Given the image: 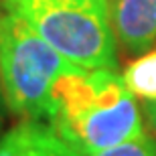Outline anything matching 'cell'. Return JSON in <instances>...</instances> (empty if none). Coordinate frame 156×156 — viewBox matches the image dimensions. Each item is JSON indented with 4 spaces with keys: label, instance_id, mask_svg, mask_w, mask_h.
<instances>
[{
    "label": "cell",
    "instance_id": "10",
    "mask_svg": "<svg viewBox=\"0 0 156 156\" xmlns=\"http://www.w3.org/2000/svg\"><path fill=\"white\" fill-rule=\"evenodd\" d=\"M0 126H2V99H0Z\"/></svg>",
    "mask_w": 156,
    "mask_h": 156
},
{
    "label": "cell",
    "instance_id": "1",
    "mask_svg": "<svg viewBox=\"0 0 156 156\" xmlns=\"http://www.w3.org/2000/svg\"><path fill=\"white\" fill-rule=\"evenodd\" d=\"M51 126L81 156H93L144 136L136 95L114 69H77L55 87Z\"/></svg>",
    "mask_w": 156,
    "mask_h": 156
},
{
    "label": "cell",
    "instance_id": "9",
    "mask_svg": "<svg viewBox=\"0 0 156 156\" xmlns=\"http://www.w3.org/2000/svg\"><path fill=\"white\" fill-rule=\"evenodd\" d=\"M146 116L150 120V126L156 132V101H146Z\"/></svg>",
    "mask_w": 156,
    "mask_h": 156
},
{
    "label": "cell",
    "instance_id": "2",
    "mask_svg": "<svg viewBox=\"0 0 156 156\" xmlns=\"http://www.w3.org/2000/svg\"><path fill=\"white\" fill-rule=\"evenodd\" d=\"M83 69L55 51L30 24L6 12L0 20V81L8 108L27 122L55 116V87L67 73Z\"/></svg>",
    "mask_w": 156,
    "mask_h": 156
},
{
    "label": "cell",
    "instance_id": "7",
    "mask_svg": "<svg viewBox=\"0 0 156 156\" xmlns=\"http://www.w3.org/2000/svg\"><path fill=\"white\" fill-rule=\"evenodd\" d=\"M93 156H156V140L144 134L142 138L128 140L124 144H118Z\"/></svg>",
    "mask_w": 156,
    "mask_h": 156
},
{
    "label": "cell",
    "instance_id": "5",
    "mask_svg": "<svg viewBox=\"0 0 156 156\" xmlns=\"http://www.w3.org/2000/svg\"><path fill=\"white\" fill-rule=\"evenodd\" d=\"M53 128L41 122H24L0 140V156H47Z\"/></svg>",
    "mask_w": 156,
    "mask_h": 156
},
{
    "label": "cell",
    "instance_id": "4",
    "mask_svg": "<svg viewBox=\"0 0 156 156\" xmlns=\"http://www.w3.org/2000/svg\"><path fill=\"white\" fill-rule=\"evenodd\" d=\"M110 23L126 51L142 53L156 43V0H110Z\"/></svg>",
    "mask_w": 156,
    "mask_h": 156
},
{
    "label": "cell",
    "instance_id": "6",
    "mask_svg": "<svg viewBox=\"0 0 156 156\" xmlns=\"http://www.w3.org/2000/svg\"><path fill=\"white\" fill-rule=\"evenodd\" d=\"M122 77L134 95L144 101H156V49L134 59Z\"/></svg>",
    "mask_w": 156,
    "mask_h": 156
},
{
    "label": "cell",
    "instance_id": "8",
    "mask_svg": "<svg viewBox=\"0 0 156 156\" xmlns=\"http://www.w3.org/2000/svg\"><path fill=\"white\" fill-rule=\"evenodd\" d=\"M47 156H81V154H77L75 150H71L69 146L55 134V130H53L51 142H49V148H47Z\"/></svg>",
    "mask_w": 156,
    "mask_h": 156
},
{
    "label": "cell",
    "instance_id": "3",
    "mask_svg": "<svg viewBox=\"0 0 156 156\" xmlns=\"http://www.w3.org/2000/svg\"><path fill=\"white\" fill-rule=\"evenodd\" d=\"M110 0H2L71 63L83 69H114L116 35L110 23Z\"/></svg>",
    "mask_w": 156,
    "mask_h": 156
},
{
    "label": "cell",
    "instance_id": "11",
    "mask_svg": "<svg viewBox=\"0 0 156 156\" xmlns=\"http://www.w3.org/2000/svg\"><path fill=\"white\" fill-rule=\"evenodd\" d=\"M0 2H2V0H0ZM0 20H2V16H0Z\"/></svg>",
    "mask_w": 156,
    "mask_h": 156
}]
</instances>
